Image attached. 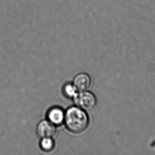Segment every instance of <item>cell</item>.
<instances>
[{
    "mask_svg": "<svg viewBox=\"0 0 155 155\" xmlns=\"http://www.w3.org/2000/svg\"><path fill=\"white\" fill-rule=\"evenodd\" d=\"M73 99L76 106L84 110H90L97 104V97L93 93L87 90L78 92Z\"/></svg>",
    "mask_w": 155,
    "mask_h": 155,
    "instance_id": "2",
    "label": "cell"
},
{
    "mask_svg": "<svg viewBox=\"0 0 155 155\" xmlns=\"http://www.w3.org/2000/svg\"><path fill=\"white\" fill-rule=\"evenodd\" d=\"M91 82V78L87 74L81 73L75 77L73 84L78 91H84L87 90L90 87Z\"/></svg>",
    "mask_w": 155,
    "mask_h": 155,
    "instance_id": "5",
    "label": "cell"
},
{
    "mask_svg": "<svg viewBox=\"0 0 155 155\" xmlns=\"http://www.w3.org/2000/svg\"><path fill=\"white\" fill-rule=\"evenodd\" d=\"M37 132L38 136L42 138L54 137L56 132V126L51 122L47 120H42L39 122L37 127Z\"/></svg>",
    "mask_w": 155,
    "mask_h": 155,
    "instance_id": "3",
    "label": "cell"
},
{
    "mask_svg": "<svg viewBox=\"0 0 155 155\" xmlns=\"http://www.w3.org/2000/svg\"><path fill=\"white\" fill-rule=\"evenodd\" d=\"M78 90L73 84L67 83L65 84L63 87V93L65 97L68 98L73 99L76 94L78 93Z\"/></svg>",
    "mask_w": 155,
    "mask_h": 155,
    "instance_id": "7",
    "label": "cell"
},
{
    "mask_svg": "<svg viewBox=\"0 0 155 155\" xmlns=\"http://www.w3.org/2000/svg\"><path fill=\"white\" fill-rule=\"evenodd\" d=\"M40 147L44 151H51L54 147V142L51 137L42 138L40 140Z\"/></svg>",
    "mask_w": 155,
    "mask_h": 155,
    "instance_id": "6",
    "label": "cell"
},
{
    "mask_svg": "<svg viewBox=\"0 0 155 155\" xmlns=\"http://www.w3.org/2000/svg\"><path fill=\"white\" fill-rule=\"evenodd\" d=\"M65 126L69 131L81 134L88 128L90 119L85 111L79 107H70L65 112Z\"/></svg>",
    "mask_w": 155,
    "mask_h": 155,
    "instance_id": "1",
    "label": "cell"
},
{
    "mask_svg": "<svg viewBox=\"0 0 155 155\" xmlns=\"http://www.w3.org/2000/svg\"><path fill=\"white\" fill-rule=\"evenodd\" d=\"M65 112L60 107H54L49 110L47 113V120L54 126H59L65 120Z\"/></svg>",
    "mask_w": 155,
    "mask_h": 155,
    "instance_id": "4",
    "label": "cell"
}]
</instances>
